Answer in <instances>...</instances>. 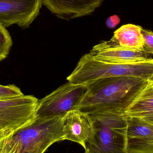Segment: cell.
<instances>
[{
    "label": "cell",
    "mask_w": 153,
    "mask_h": 153,
    "mask_svg": "<svg viewBox=\"0 0 153 153\" xmlns=\"http://www.w3.org/2000/svg\"><path fill=\"white\" fill-rule=\"evenodd\" d=\"M148 80L132 76L98 79L87 85L88 90L76 110L89 114L104 111L124 112Z\"/></svg>",
    "instance_id": "cell-1"
},
{
    "label": "cell",
    "mask_w": 153,
    "mask_h": 153,
    "mask_svg": "<svg viewBox=\"0 0 153 153\" xmlns=\"http://www.w3.org/2000/svg\"><path fill=\"white\" fill-rule=\"evenodd\" d=\"M88 115L91 132L84 153L128 152V125L124 113L104 111Z\"/></svg>",
    "instance_id": "cell-2"
},
{
    "label": "cell",
    "mask_w": 153,
    "mask_h": 153,
    "mask_svg": "<svg viewBox=\"0 0 153 153\" xmlns=\"http://www.w3.org/2000/svg\"><path fill=\"white\" fill-rule=\"evenodd\" d=\"M153 72V59L112 63L98 60L88 53L80 58L67 80L74 84L86 85L98 79L117 76H132L148 80Z\"/></svg>",
    "instance_id": "cell-3"
},
{
    "label": "cell",
    "mask_w": 153,
    "mask_h": 153,
    "mask_svg": "<svg viewBox=\"0 0 153 153\" xmlns=\"http://www.w3.org/2000/svg\"><path fill=\"white\" fill-rule=\"evenodd\" d=\"M66 114L36 120L30 126L15 132L10 138L19 153H44L53 144L64 141Z\"/></svg>",
    "instance_id": "cell-4"
},
{
    "label": "cell",
    "mask_w": 153,
    "mask_h": 153,
    "mask_svg": "<svg viewBox=\"0 0 153 153\" xmlns=\"http://www.w3.org/2000/svg\"><path fill=\"white\" fill-rule=\"evenodd\" d=\"M87 90L86 85H76L67 82L38 101L36 119L51 118L76 110Z\"/></svg>",
    "instance_id": "cell-5"
},
{
    "label": "cell",
    "mask_w": 153,
    "mask_h": 153,
    "mask_svg": "<svg viewBox=\"0 0 153 153\" xmlns=\"http://www.w3.org/2000/svg\"><path fill=\"white\" fill-rule=\"evenodd\" d=\"M38 100L25 95L0 100V129L19 131L35 122Z\"/></svg>",
    "instance_id": "cell-6"
},
{
    "label": "cell",
    "mask_w": 153,
    "mask_h": 153,
    "mask_svg": "<svg viewBox=\"0 0 153 153\" xmlns=\"http://www.w3.org/2000/svg\"><path fill=\"white\" fill-rule=\"evenodd\" d=\"M43 4V0H0V25L28 28L39 15Z\"/></svg>",
    "instance_id": "cell-7"
},
{
    "label": "cell",
    "mask_w": 153,
    "mask_h": 153,
    "mask_svg": "<svg viewBox=\"0 0 153 153\" xmlns=\"http://www.w3.org/2000/svg\"><path fill=\"white\" fill-rule=\"evenodd\" d=\"M89 53L98 60L112 63L139 62L152 59V55L144 49L121 46L112 38L94 46Z\"/></svg>",
    "instance_id": "cell-8"
},
{
    "label": "cell",
    "mask_w": 153,
    "mask_h": 153,
    "mask_svg": "<svg viewBox=\"0 0 153 153\" xmlns=\"http://www.w3.org/2000/svg\"><path fill=\"white\" fill-rule=\"evenodd\" d=\"M103 1L43 0V4L58 18L69 20L91 14Z\"/></svg>",
    "instance_id": "cell-9"
},
{
    "label": "cell",
    "mask_w": 153,
    "mask_h": 153,
    "mask_svg": "<svg viewBox=\"0 0 153 153\" xmlns=\"http://www.w3.org/2000/svg\"><path fill=\"white\" fill-rule=\"evenodd\" d=\"M63 128L64 140L75 142L85 149L91 132L88 114L76 109L69 111L65 115Z\"/></svg>",
    "instance_id": "cell-10"
},
{
    "label": "cell",
    "mask_w": 153,
    "mask_h": 153,
    "mask_svg": "<svg viewBox=\"0 0 153 153\" xmlns=\"http://www.w3.org/2000/svg\"><path fill=\"white\" fill-rule=\"evenodd\" d=\"M142 27L128 24L121 26L114 32L112 39L121 46L134 49H144V41L141 33Z\"/></svg>",
    "instance_id": "cell-11"
},
{
    "label": "cell",
    "mask_w": 153,
    "mask_h": 153,
    "mask_svg": "<svg viewBox=\"0 0 153 153\" xmlns=\"http://www.w3.org/2000/svg\"><path fill=\"white\" fill-rule=\"evenodd\" d=\"M153 112V86L148 83L124 112L127 117H142Z\"/></svg>",
    "instance_id": "cell-12"
},
{
    "label": "cell",
    "mask_w": 153,
    "mask_h": 153,
    "mask_svg": "<svg viewBox=\"0 0 153 153\" xmlns=\"http://www.w3.org/2000/svg\"><path fill=\"white\" fill-rule=\"evenodd\" d=\"M128 141L138 140L153 142V124L141 117H127Z\"/></svg>",
    "instance_id": "cell-13"
},
{
    "label": "cell",
    "mask_w": 153,
    "mask_h": 153,
    "mask_svg": "<svg viewBox=\"0 0 153 153\" xmlns=\"http://www.w3.org/2000/svg\"><path fill=\"white\" fill-rule=\"evenodd\" d=\"M12 44L10 33L5 27L0 25V62L7 57Z\"/></svg>",
    "instance_id": "cell-14"
},
{
    "label": "cell",
    "mask_w": 153,
    "mask_h": 153,
    "mask_svg": "<svg viewBox=\"0 0 153 153\" xmlns=\"http://www.w3.org/2000/svg\"><path fill=\"white\" fill-rule=\"evenodd\" d=\"M128 153H153V142L138 140L128 141Z\"/></svg>",
    "instance_id": "cell-15"
},
{
    "label": "cell",
    "mask_w": 153,
    "mask_h": 153,
    "mask_svg": "<svg viewBox=\"0 0 153 153\" xmlns=\"http://www.w3.org/2000/svg\"><path fill=\"white\" fill-rule=\"evenodd\" d=\"M24 95L20 89L15 85H0V100L16 98Z\"/></svg>",
    "instance_id": "cell-16"
},
{
    "label": "cell",
    "mask_w": 153,
    "mask_h": 153,
    "mask_svg": "<svg viewBox=\"0 0 153 153\" xmlns=\"http://www.w3.org/2000/svg\"><path fill=\"white\" fill-rule=\"evenodd\" d=\"M141 33L143 39L144 49L147 53L153 55V31L142 27Z\"/></svg>",
    "instance_id": "cell-17"
},
{
    "label": "cell",
    "mask_w": 153,
    "mask_h": 153,
    "mask_svg": "<svg viewBox=\"0 0 153 153\" xmlns=\"http://www.w3.org/2000/svg\"><path fill=\"white\" fill-rule=\"evenodd\" d=\"M11 136L0 142V153H19L18 147L11 140Z\"/></svg>",
    "instance_id": "cell-18"
},
{
    "label": "cell",
    "mask_w": 153,
    "mask_h": 153,
    "mask_svg": "<svg viewBox=\"0 0 153 153\" xmlns=\"http://www.w3.org/2000/svg\"><path fill=\"white\" fill-rule=\"evenodd\" d=\"M120 19L118 15H114L110 16L106 20L107 27L109 29H114L120 24Z\"/></svg>",
    "instance_id": "cell-19"
},
{
    "label": "cell",
    "mask_w": 153,
    "mask_h": 153,
    "mask_svg": "<svg viewBox=\"0 0 153 153\" xmlns=\"http://www.w3.org/2000/svg\"><path fill=\"white\" fill-rule=\"evenodd\" d=\"M15 132L13 130L9 128L0 129V142L6 137L12 135Z\"/></svg>",
    "instance_id": "cell-20"
},
{
    "label": "cell",
    "mask_w": 153,
    "mask_h": 153,
    "mask_svg": "<svg viewBox=\"0 0 153 153\" xmlns=\"http://www.w3.org/2000/svg\"><path fill=\"white\" fill-rule=\"evenodd\" d=\"M141 118L144 120L146 121L153 124V112Z\"/></svg>",
    "instance_id": "cell-21"
},
{
    "label": "cell",
    "mask_w": 153,
    "mask_h": 153,
    "mask_svg": "<svg viewBox=\"0 0 153 153\" xmlns=\"http://www.w3.org/2000/svg\"><path fill=\"white\" fill-rule=\"evenodd\" d=\"M148 83L150 84H153V72L152 74V75L149 77V79H148Z\"/></svg>",
    "instance_id": "cell-22"
},
{
    "label": "cell",
    "mask_w": 153,
    "mask_h": 153,
    "mask_svg": "<svg viewBox=\"0 0 153 153\" xmlns=\"http://www.w3.org/2000/svg\"><path fill=\"white\" fill-rule=\"evenodd\" d=\"M152 85V86H153V85Z\"/></svg>",
    "instance_id": "cell-23"
},
{
    "label": "cell",
    "mask_w": 153,
    "mask_h": 153,
    "mask_svg": "<svg viewBox=\"0 0 153 153\" xmlns=\"http://www.w3.org/2000/svg\"><path fill=\"white\" fill-rule=\"evenodd\" d=\"M128 153L127 152V153Z\"/></svg>",
    "instance_id": "cell-24"
}]
</instances>
